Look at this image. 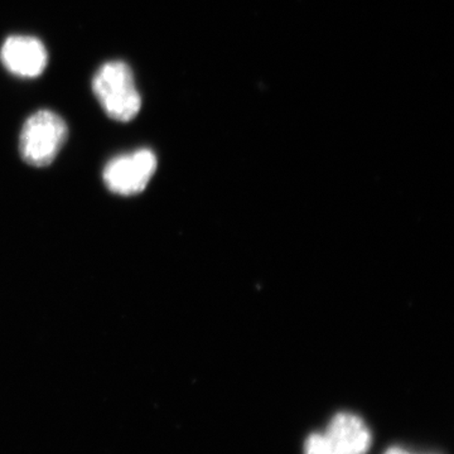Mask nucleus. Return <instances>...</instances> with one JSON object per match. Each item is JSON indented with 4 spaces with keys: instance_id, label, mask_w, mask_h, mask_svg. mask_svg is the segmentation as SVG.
<instances>
[{
    "instance_id": "nucleus-2",
    "label": "nucleus",
    "mask_w": 454,
    "mask_h": 454,
    "mask_svg": "<svg viewBox=\"0 0 454 454\" xmlns=\"http://www.w3.org/2000/svg\"><path fill=\"white\" fill-rule=\"evenodd\" d=\"M68 137V128L59 114L40 110L27 119L20 139L23 160L29 166H50L61 152Z\"/></svg>"
},
{
    "instance_id": "nucleus-4",
    "label": "nucleus",
    "mask_w": 454,
    "mask_h": 454,
    "mask_svg": "<svg viewBox=\"0 0 454 454\" xmlns=\"http://www.w3.org/2000/svg\"><path fill=\"white\" fill-rule=\"evenodd\" d=\"M157 169V157L149 149L119 155L106 164L104 182L114 193L133 196L143 192Z\"/></svg>"
},
{
    "instance_id": "nucleus-3",
    "label": "nucleus",
    "mask_w": 454,
    "mask_h": 454,
    "mask_svg": "<svg viewBox=\"0 0 454 454\" xmlns=\"http://www.w3.org/2000/svg\"><path fill=\"white\" fill-rule=\"evenodd\" d=\"M372 432L357 415L339 413L325 433H313L304 443V454H367Z\"/></svg>"
},
{
    "instance_id": "nucleus-6",
    "label": "nucleus",
    "mask_w": 454,
    "mask_h": 454,
    "mask_svg": "<svg viewBox=\"0 0 454 454\" xmlns=\"http://www.w3.org/2000/svg\"><path fill=\"white\" fill-rule=\"evenodd\" d=\"M384 454H413V453L408 452V450H403V448L391 447Z\"/></svg>"
},
{
    "instance_id": "nucleus-5",
    "label": "nucleus",
    "mask_w": 454,
    "mask_h": 454,
    "mask_svg": "<svg viewBox=\"0 0 454 454\" xmlns=\"http://www.w3.org/2000/svg\"><path fill=\"white\" fill-rule=\"evenodd\" d=\"M0 59L5 70L22 79L41 76L49 64V53L38 38L11 35L3 43Z\"/></svg>"
},
{
    "instance_id": "nucleus-1",
    "label": "nucleus",
    "mask_w": 454,
    "mask_h": 454,
    "mask_svg": "<svg viewBox=\"0 0 454 454\" xmlns=\"http://www.w3.org/2000/svg\"><path fill=\"white\" fill-rule=\"evenodd\" d=\"M92 91L110 119L128 122L142 109V97L129 66L122 61L106 62L92 79Z\"/></svg>"
}]
</instances>
